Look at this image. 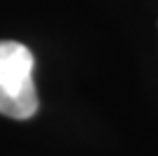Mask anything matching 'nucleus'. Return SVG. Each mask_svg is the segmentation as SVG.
<instances>
[{
    "mask_svg": "<svg viewBox=\"0 0 158 156\" xmlns=\"http://www.w3.org/2000/svg\"><path fill=\"white\" fill-rule=\"evenodd\" d=\"M33 54L14 40H0V114L30 119L37 112V91L33 82Z\"/></svg>",
    "mask_w": 158,
    "mask_h": 156,
    "instance_id": "1",
    "label": "nucleus"
}]
</instances>
